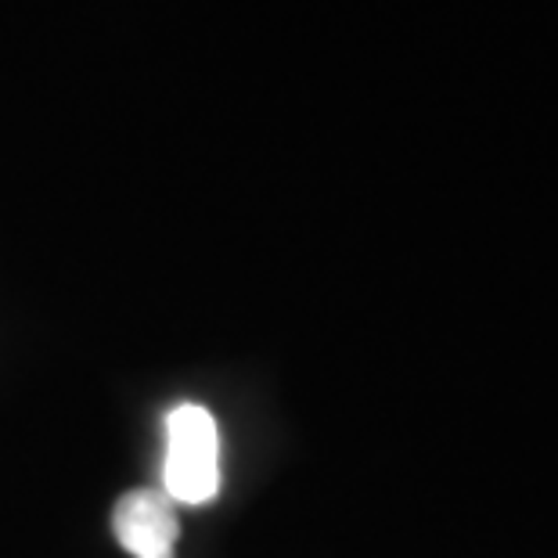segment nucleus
<instances>
[{
  "mask_svg": "<svg viewBox=\"0 0 558 558\" xmlns=\"http://www.w3.org/2000/svg\"><path fill=\"white\" fill-rule=\"evenodd\" d=\"M162 494L195 508L220 494V429L202 403H177L166 414Z\"/></svg>",
  "mask_w": 558,
  "mask_h": 558,
  "instance_id": "nucleus-1",
  "label": "nucleus"
},
{
  "mask_svg": "<svg viewBox=\"0 0 558 558\" xmlns=\"http://www.w3.org/2000/svg\"><path fill=\"white\" fill-rule=\"evenodd\" d=\"M112 530L116 541L134 558H173L177 537H181V515L162 490L141 486L116 501Z\"/></svg>",
  "mask_w": 558,
  "mask_h": 558,
  "instance_id": "nucleus-2",
  "label": "nucleus"
}]
</instances>
